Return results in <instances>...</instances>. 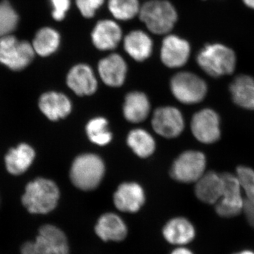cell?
<instances>
[{
  "label": "cell",
  "mask_w": 254,
  "mask_h": 254,
  "mask_svg": "<svg viewBox=\"0 0 254 254\" xmlns=\"http://www.w3.org/2000/svg\"><path fill=\"white\" fill-rule=\"evenodd\" d=\"M60 190L53 180L38 177L26 185L21 197V204L33 215H48L58 207Z\"/></svg>",
  "instance_id": "cell-1"
},
{
  "label": "cell",
  "mask_w": 254,
  "mask_h": 254,
  "mask_svg": "<svg viewBox=\"0 0 254 254\" xmlns=\"http://www.w3.org/2000/svg\"><path fill=\"white\" fill-rule=\"evenodd\" d=\"M196 63L208 76L218 78L234 72L237 58L231 48L214 43L206 45L200 50L196 56Z\"/></svg>",
  "instance_id": "cell-2"
},
{
  "label": "cell",
  "mask_w": 254,
  "mask_h": 254,
  "mask_svg": "<svg viewBox=\"0 0 254 254\" xmlns=\"http://www.w3.org/2000/svg\"><path fill=\"white\" fill-rule=\"evenodd\" d=\"M105 173L103 159L94 153L78 155L70 168L69 177L76 188L91 190L99 186Z\"/></svg>",
  "instance_id": "cell-3"
},
{
  "label": "cell",
  "mask_w": 254,
  "mask_h": 254,
  "mask_svg": "<svg viewBox=\"0 0 254 254\" xmlns=\"http://www.w3.org/2000/svg\"><path fill=\"white\" fill-rule=\"evenodd\" d=\"M140 20L155 35L168 34L177 23L178 14L168 0H150L141 6Z\"/></svg>",
  "instance_id": "cell-4"
},
{
  "label": "cell",
  "mask_w": 254,
  "mask_h": 254,
  "mask_svg": "<svg viewBox=\"0 0 254 254\" xmlns=\"http://www.w3.org/2000/svg\"><path fill=\"white\" fill-rule=\"evenodd\" d=\"M170 90L180 103L193 105L204 99L208 93V85L194 73L182 71L171 78Z\"/></svg>",
  "instance_id": "cell-5"
},
{
  "label": "cell",
  "mask_w": 254,
  "mask_h": 254,
  "mask_svg": "<svg viewBox=\"0 0 254 254\" xmlns=\"http://www.w3.org/2000/svg\"><path fill=\"white\" fill-rule=\"evenodd\" d=\"M35 53L28 42L19 41L11 34L0 38V63L11 71H22L28 67Z\"/></svg>",
  "instance_id": "cell-6"
},
{
  "label": "cell",
  "mask_w": 254,
  "mask_h": 254,
  "mask_svg": "<svg viewBox=\"0 0 254 254\" xmlns=\"http://www.w3.org/2000/svg\"><path fill=\"white\" fill-rule=\"evenodd\" d=\"M206 163L204 153L198 150H187L174 161L170 175L174 180L182 183L196 182L204 175Z\"/></svg>",
  "instance_id": "cell-7"
},
{
  "label": "cell",
  "mask_w": 254,
  "mask_h": 254,
  "mask_svg": "<svg viewBox=\"0 0 254 254\" xmlns=\"http://www.w3.org/2000/svg\"><path fill=\"white\" fill-rule=\"evenodd\" d=\"M222 177L223 193L215 204V211L222 218H233L240 215L244 209L245 199L242 195V187L236 175L225 173Z\"/></svg>",
  "instance_id": "cell-8"
},
{
  "label": "cell",
  "mask_w": 254,
  "mask_h": 254,
  "mask_svg": "<svg viewBox=\"0 0 254 254\" xmlns=\"http://www.w3.org/2000/svg\"><path fill=\"white\" fill-rule=\"evenodd\" d=\"M190 130L198 141L212 144L221 137L220 118L218 113L210 108H204L193 115L190 121Z\"/></svg>",
  "instance_id": "cell-9"
},
{
  "label": "cell",
  "mask_w": 254,
  "mask_h": 254,
  "mask_svg": "<svg viewBox=\"0 0 254 254\" xmlns=\"http://www.w3.org/2000/svg\"><path fill=\"white\" fill-rule=\"evenodd\" d=\"M34 241V254H69L67 237L63 230L44 224L38 229Z\"/></svg>",
  "instance_id": "cell-10"
},
{
  "label": "cell",
  "mask_w": 254,
  "mask_h": 254,
  "mask_svg": "<svg viewBox=\"0 0 254 254\" xmlns=\"http://www.w3.org/2000/svg\"><path fill=\"white\" fill-rule=\"evenodd\" d=\"M185 126L183 115L175 107H161L155 110L153 114L152 127L164 138H176L183 132Z\"/></svg>",
  "instance_id": "cell-11"
},
{
  "label": "cell",
  "mask_w": 254,
  "mask_h": 254,
  "mask_svg": "<svg viewBox=\"0 0 254 254\" xmlns=\"http://www.w3.org/2000/svg\"><path fill=\"white\" fill-rule=\"evenodd\" d=\"M190 54L189 42L176 35H168L162 42L160 59L169 68H180L186 64Z\"/></svg>",
  "instance_id": "cell-12"
},
{
  "label": "cell",
  "mask_w": 254,
  "mask_h": 254,
  "mask_svg": "<svg viewBox=\"0 0 254 254\" xmlns=\"http://www.w3.org/2000/svg\"><path fill=\"white\" fill-rule=\"evenodd\" d=\"M113 201L115 207L120 211L136 213L144 205V190L136 182H125L115 190Z\"/></svg>",
  "instance_id": "cell-13"
},
{
  "label": "cell",
  "mask_w": 254,
  "mask_h": 254,
  "mask_svg": "<svg viewBox=\"0 0 254 254\" xmlns=\"http://www.w3.org/2000/svg\"><path fill=\"white\" fill-rule=\"evenodd\" d=\"M38 104L40 111L52 122L66 118L72 110L71 100L66 95L60 92H45L40 96Z\"/></svg>",
  "instance_id": "cell-14"
},
{
  "label": "cell",
  "mask_w": 254,
  "mask_h": 254,
  "mask_svg": "<svg viewBox=\"0 0 254 254\" xmlns=\"http://www.w3.org/2000/svg\"><path fill=\"white\" fill-rule=\"evenodd\" d=\"M36 157L34 148L28 143H20L10 148L4 160L5 168L10 175L20 176L31 168Z\"/></svg>",
  "instance_id": "cell-15"
},
{
  "label": "cell",
  "mask_w": 254,
  "mask_h": 254,
  "mask_svg": "<svg viewBox=\"0 0 254 254\" xmlns=\"http://www.w3.org/2000/svg\"><path fill=\"white\" fill-rule=\"evenodd\" d=\"M66 84L78 96L94 94L98 89L94 71L86 64H78L69 70Z\"/></svg>",
  "instance_id": "cell-16"
},
{
  "label": "cell",
  "mask_w": 254,
  "mask_h": 254,
  "mask_svg": "<svg viewBox=\"0 0 254 254\" xmlns=\"http://www.w3.org/2000/svg\"><path fill=\"white\" fill-rule=\"evenodd\" d=\"M98 71L105 84L118 88L123 86L126 79L127 64L121 55L113 53L100 60Z\"/></svg>",
  "instance_id": "cell-17"
},
{
  "label": "cell",
  "mask_w": 254,
  "mask_h": 254,
  "mask_svg": "<svg viewBox=\"0 0 254 254\" xmlns=\"http://www.w3.org/2000/svg\"><path fill=\"white\" fill-rule=\"evenodd\" d=\"M122 28L113 20L105 19L98 21L91 33L93 46L102 51L115 49L122 41Z\"/></svg>",
  "instance_id": "cell-18"
},
{
  "label": "cell",
  "mask_w": 254,
  "mask_h": 254,
  "mask_svg": "<svg viewBox=\"0 0 254 254\" xmlns=\"http://www.w3.org/2000/svg\"><path fill=\"white\" fill-rule=\"evenodd\" d=\"M224 190L222 175L210 171L204 173L195 182V194L197 198L207 204H216L221 198Z\"/></svg>",
  "instance_id": "cell-19"
},
{
  "label": "cell",
  "mask_w": 254,
  "mask_h": 254,
  "mask_svg": "<svg viewBox=\"0 0 254 254\" xmlns=\"http://www.w3.org/2000/svg\"><path fill=\"white\" fill-rule=\"evenodd\" d=\"M95 232L104 242H121L125 240L128 229L123 219L113 213L103 214L95 226Z\"/></svg>",
  "instance_id": "cell-20"
},
{
  "label": "cell",
  "mask_w": 254,
  "mask_h": 254,
  "mask_svg": "<svg viewBox=\"0 0 254 254\" xmlns=\"http://www.w3.org/2000/svg\"><path fill=\"white\" fill-rule=\"evenodd\" d=\"M165 240L171 245L185 247L195 238L194 226L183 217H177L169 220L163 229Z\"/></svg>",
  "instance_id": "cell-21"
},
{
  "label": "cell",
  "mask_w": 254,
  "mask_h": 254,
  "mask_svg": "<svg viewBox=\"0 0 254 254\" xmlns=\"http://www.w3.org/2000/svg\"><path fill=\"white\" fill-rule=\"evenodd\" d=\"M124 48L132 59L143 62L151 56L153 43L148 33L141 30H134L125 36Z\"/></svg>",
  "instance_id": "cell-22"
},
{
  "label": "cell",
  "mask_w": 254,
  "mask_h": 254,
  "mask_svg": "<svg viewBox=\"0 0 254 254\" xmlns=\"http://www.w3.org/2000/svg\"><path fill=\"white\" fill-rule=\"evenodd\" d=\"M150 104L147 95L140 91L128 93L123 105L124 117L131 123H140L148 118Z\"/></svg>",
  "instance_id": "cell-23"
},
{
  "label": "cell",
  "mask_w": 254,
  "mask_h": 254,
  "mask_svg": "<svg viewBox=\"0 0 254 254\" xmlns=\"http://www.w3.org/2000/svg\"><path fill=\"white\" fill-rule=\"evenodd\" d=\"M234 103L244 109L254 110V78L249 75H239L230 85Z\"/></svg>",
  "instance_id": "cell-24"
},
{
  "label": "cell",
  "mask_w": 254,
  "mask_h": 254,
  "mask_svg": "<svg viewBox=\"0 0 254 254\" xmlns=\"http://www.w3.org/2000/svg\"><path fill=\"white\" fill-rule=\"evenodd\" d=\"M127 143L133 153L141 158H148L156 148L154 138L143 128L131 130L127 136Z\"/></svg>",
  "instance_id": "cell-25"
},
{
  "label": "cell",
  "mask_w": 254,
  "mask_h": 254,
  "mask_svg": "<svg viewBox=\"0 0 254 254\" xmlns=\"http://www.w3.org/2000/svg\"><path fill=\"white\" fill-rule=\"evenodd\" d=\"M60 36L56 30L52 28H43L38 31L33 39L35 53L41 57L53 55L59 48Z\"/></svg>",
  "instance_id": "cell-26"
},
{
  "label": "cell",
  "mask_w": 254,
  "mask_h": 254,
  "mask_svg": "<svg viewBox=\"0 0 254 254\" xmlns=\"http://www.w3.org/2000/svg\"><path fill=\"white\" fill-rule=\"evenodd\" d=\"M86 133L92 143L100 146L109 144L113 140V133L108 128V121L103 117L91 119L87 123Z\"/></svg>",
  "instance_id": "cell-27"
},
{
  "label": "cell",
  "mask_w": 254,
  "mask_h": 254,
  "mask_svg": "<svg viewBox=\"0 0 254 254\" xmlns=\"http://www.w3.org/2000/svg\"><path fill=\"white\" fill-rule=\"evenodd\" d=\"M110 13L120 21H128L139 14L141 6L138 0H109Z\"/></svg>",
  "instance_id": "cell-28"
},
{
  "label": "cell",
  "mask_w": 254,
  "mask_h": 254,
  "mask_svg": "<svg viewBox=\"0 0 254 254\" xmlns=\"http://www.w3.org/2000/svg\"><path fill=\"white\" fill-rule=\"evenodd\" d=\"M18 16L7 1L0 3V38L11 34L17 27Z\"/></svg>",
  "instance_id": "cell-29"
},
{
  "label": "cell",
  "mask_w": 254,
  "mask_h": 254,
  "mask_svg": "<svg viewBox=\"0 0 254 254\" xmlns=\"http://www.w3.org/2000/svg\"><path fill=\"white\" fill-rule=\"evenodd\" d=\"M236 176L247 195L246 199L254 203V170L242 165L237 168Z\"/></svg>",
  "instance_id": "cell-30"
},
{
  "label": "cell",
  "mask_w": 254,
  "mask_h": 254,
  "mask_svg": "<svg viewBox=\"0 0 254 254\" xmlns=\"http://www.w3.org/2000/svg\"><path fill=\"white\" fill-rule=\"evenodd\" d=\"M104 2L105 0H76V6L82 16L88 18H93Z\"/></svg>",
  "instance_id": "cell-31"
},
{
  "label": "cell",
  "mask_w": 254,
  "mask_h": 254,
  "mask_svg": "<svg viewBox=\"0 0 254 254\" xmlns=\"http://www.w3.org/2000/svg\"><path fill=\"white\" fill-rule=\"evenodd\" d=\"M53 9L52 15L56 21H63L71 6L70 0H50Z\"/></svg>",
  "instance_id": "cell-32"
},
{
  "label": "cell",
  "mask_w": 254,
  "mask_h": 254,
  "mask_svg": "<svg viewBox=\"0 0 254 254\" xmlns=\"http://www.w3.org/2000/svg\"><path fill=\"white\" fill-rule=\"evenodd\" d=\"M243 210L247 220L250 222V225L254 227V203L249 200L245 199Z\"/></svg>",
  "instance_id": "cell-33"
},
{
  "label": "cell",
  "mask_w": 254,
  "mask_h": 254,
  "mask_svg": "<svg viewBox=\"0 0 254 254\" xmlns=\"http://www.w3.org/2000/svg\"><path fill=\"white\" fill-rule=\"evenodd\" d=\"M34 241L28 240L24 241L19 247V254H34Z\"/></svg>",
  "instance_id": "cell-34"
},
{
  "label": "cell",
  "mask_w": 254,
  "mask_h": 254,
  "mask_svg": "<svg viewBox=\"0 0 254 254\" xmlns=\"http://www.w3.org/2000/svg\"><path fill=\"white\" fill-rule=\"evenodd\" d=\"M171 254H193L191 251L185 247H178L173 251Z\"/></svg>",
  "instance_id": "cell-35"
},
{
  "label": "cell",
  "mask_w": 254,
  "mask_h": 254,
  "mask_svg": "<svg viewBox=\"0 0 254 254\" xmlns=\"http://www.w3.org/2000/svg\"><path fill=\"white\" fill-rule=\"evenodd\" d=\"M246 6L251 8V9H254V0H242Z\"/></svg>",
  "instance_id": "cell-36"
},
{
  "label": "cell",
  "mask_w": 254,
  "mask_h": 254,
  "mask_svg": "<svg viewBox=\"0 0 254 254\" xmlns=\"http://www.w3.org/2000/svg\"><path fill=\"white\" fill-rule=\"evenodd\" d=\"M234 254H254V252L250 250H245L242 251V252H237V253H235Z\"/></svg>",
  "instance_id": "cell-37"
}]
</instances>
